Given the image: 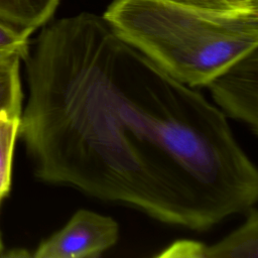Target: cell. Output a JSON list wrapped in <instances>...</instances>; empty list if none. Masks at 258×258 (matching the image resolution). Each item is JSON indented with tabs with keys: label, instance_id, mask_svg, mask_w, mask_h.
<instances>
[{
	"label": "cell",
	"instance_id": "obj_1",
	"mask_svg": "<svg viewBox=\"0 0 258 258\" xmlns=\"http://www.w3.org/2000/svg\"><path fill=\"white\" fill-rule=\"evenodd\" d=\"M23 60L18 136L41 181L195 231L257 202V168L223 112L103 16L43 25Z\"/></svg>",
	"mask_w": 258,
	"mask_h": 258
},
{
	"label": "cell",
	"instance_id": "obj_2",
	"mask_svg": "<svg viewBox=\"0 0 258 258\" xmlns=\"http://www.w3.org/2000/svg\"><path fill=\"white\" fill-rule=\"evenodd\" d=\"M103 17L125 41L192 88L258 48V9L212 13L166 0H114Z\"/></svg>",
	"mask_w": 258,
	"mask_h": 258
},
{
	"label": "cell",
	"instance_id": "obj_3",
	"mask_svg": "<svg viewBox=\"0 0 258 258\" xmlns=\"http://www.w3.org/2000/svg\"><path fill=\"white\" fill-rule=\"evenodd\" d=\"M118 223L109 216L81 209L32 254L36 258H97L119 239Z\"/></svg>",
	"mask_w": 258,
	"mask_h": 258
},
{
	"label": "cell",
	"instance_id": "obj_4",
	"mask_svg": "<svg viewBox=\"0 0 258 258\" xmlns=\"http://www.w3.org/2000/svg\"><path fill=\"white\" fill-rule=\"evenodd\" d=\"M225 116L258 133V48L245 54L206 85Z\"/></svg>",
	"mask_w": 258,
	"mask_h": 258
},
{
	"label": "cell",
	"instance_id": "obj_5",
	"mask_svg": "<svg viewBox=\"0 0 258 258\" xmlns=\"http://www.w3.org/2000/svg\"><path fill=\"white\" fill-rule=\"evenodd\" d=\"M245 222L235 231L213 245L191 240L172 243L158 257L186 258H257L258 257V213L254 207L247 211Z\"/></svg>",
	"mask_w": 258,
	"mask_h": 258
},
{
	"label": "cell",
	"instance_id": "obj_6",
	"mask_svg": "<svg viewBox=\"0 0 258 258\" xmlns=\"http://www.w3.org/2000/svg\"><path fill=\"white\" fill-rule=\"evenodd\" d=\"M59 0H0V21L30 35L52 17Z\"/></svg>",
	"mask_w": 258,
	"mask_h": 258
},
{
	"label": "cell",
	"instance_id": "obj_7",
	"mask_svg": "<svg viewBox=\"0 0 258 258\" xmlns=\"http://www.w3.org/2000/svg\"><path fill=\"white\" fill-rule=\"evenodd\" d=\"M19 56L0 61V115L20 116L23 93L20 81Z\"/></svg>",
	"mask_w": 258,
	"mask_h": 258
},
{
	"label": "cell",
	"instance_id": "obj_8",
	"mask_svg": "<svg viewBox=\"0 0 258 258\" xmlns=\"http://www.w3.org/2000/svg\"><path fill=\"white\" fill-rule=\"evenodd\" d=\"M19 123L20 116L0 117V202L10 189L13 150L19 132Z\"/></svg>",
	"mask_w": 258,
	"mask_h": 258
},
{
	"label": "cell",
	"instance_id": "obj_9",
	"mask_svg": "<svg viewBox=\"0 0 258 258\" xmlns=\"http://www.w3.org/2000/svg\"><path fill=\"white\" fill-rule=\"evenodd\" d=\"M181 6L212 12L236 13L258 9V0H166Z\"/></svg>",
	"mask_w": 258,
	"mask_h": 258
},
{
	"label": "cell",
	"instance_id": "obj_10",
	"mask_svg": "<svg viewBox=\"0 0 258 258\" xmlns=\"http://www.w3.org/2000/svg\"><path fill=\"white\" fill-rule=\"evenodd\" d=\"M29 36L0 21V61L12 56L23 60L29 51Z\"/></svg>",
	"mask_w": 258,
	"mask_h": 258
},
{
	"label": "cell",
	"instance_id": "obj_11",
	"mask_svg": "<svg viewBox=\"0 0 258 258\" xmlns=\"http://www.w3.org/2000/svg\"><path fill=\"white\" fill-rule=\"evenodd\" d=\"M3 251H4V246H3V242H2V239H1V234H0V256H2V254H3Z\"/></svg>",
	"mask_w": 258,
	"mask_h": 258
},
{
	"label": "cell",
	"instance_id": "obj_12",
	"mask_svg": "<svg viewBox=\"0 0 258 258\" xmlns=\"http://www.w3.org/2000/svg\"><path fill=\"white\" fill-rule=\"evenodd\" d=\"M3 115H7V114H1V115H0V117H1V116H3ZM10 116H11V115H10Z\"/></svg>",
	"mask_w": 258,
	"mask_h": 258
}]
</instances>
